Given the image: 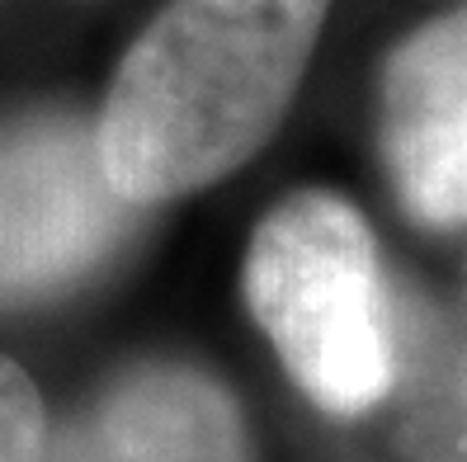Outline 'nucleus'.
<instances>
[{"label":"nucleus","mask_w":467,"mask_h":462,"mask_svg":"<svg viewBox=\"0 0 467 462\" xmlns=\"http://www.w3.org/2000/svg\"><path fill=\"white\" fill-rule=\"evenodd\" d=\"M331 0H166L95 114L104 180L132 208L236 175L312 67Z\"/></svg>","instance_id":"obj_1"},{"label":"nucleus","mask_w":467,"mask_h":462,"mask_svg":"<svg viewBox=\"0 0 467 462\" xmlns=\"http://www.w3.org/2000/svg\"><path fill=\"white\" fill-rule=\"evenodd\" d=\"M241 293L297 392L331 416H359L392 387V316L378 241L331 189L274 203L245 246Z\"/></svg>","instance_id":"obj_2"},{"label":"nucleus","mask_w":467,"mask_h":462,"mask_svg":"<svg viewBox=\"0 0 467 462\" xmlns=\"http://www.w3.org/2000/svg\"><path fill=\"white\" fill-rule=\"evenodd\" d=\"M137 208L114 194L95 118L38 108L0 128V303H38L114 255Z\"/></svg>","instance_id":"obj_3"},{"label":"nucleus","mask_w":467,"mask_h":462,"mask_svg":"<svg viewBox=\"0 0 467 462\" xmlns=\"http://www.w3.org/2000/svg\"><path fill=\"white\" fill-rule=\"evenodd\" d=\"M378 147L410 222H467V10L420 24L388 52Z\"/></svg>","instance_id":"obj_4"},{"label":"nucleus","mask_w":467,"mask_h":462,"mask_svg":"<svg viewBox=\"0 0 467 462\" xmlns=\"http://www.w3.org/2000/svg\"><path fill=\"white\" fill-rule=\"evenodd\" d=\"M47 462H245V425L227 387L184 364L123 373Z\"/></svg>","instance_id":"obj_5"},{"label":"nucleus","mask_w":467,"mask_h":462,"mask_svg":"<svg viewBox=\"0 0 467 462\" xmlns=\"http://www.w3.org/2000/svg\"><path fill=\"white\" fill-rule=\"evenodd\" d=\"M47 411L34 377L0 354V462H47Z\"/></svg>","instance_id":"obj_6"}]
</instances>
